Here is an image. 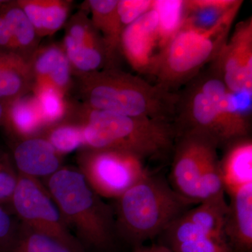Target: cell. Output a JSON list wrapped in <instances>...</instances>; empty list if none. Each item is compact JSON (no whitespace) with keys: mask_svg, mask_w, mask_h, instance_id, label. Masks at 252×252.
Wrapping results in <instances>:
<instances>
[{"mask_svg":"<svg viewBox=\"0 0 252 252\" xmlns=\"http://www.w3.org/2000/svg\"><path fill=\"white\" fill-rule=\"evenodd\" d=\"M177 94L174 125L177 135L193 134L227 147L250 137L249 112L238 94L225 86L210 64L184 86Z\"/></svg>","mask_w":252,"mask_h":252,"instance_id":"1","label":"cell"},{"mask_svg":"<svg viewBox=\"0 0 252 252\" xmlns=\"http://www.w3.org/2000/svg\"><path fill=\"white\" fill-rule=\"evenodd\" d=\"M74 89L91 108L131 117L174 122L177 93L117 67L75 76Z\"/></svg>","mask_w":252,"mask_h":252,"instance_id":"2","label":"cell"},{"mask_svg":"<svg viewBox=\"0 0 252 252\" xmlns=\"http://www.w3.org/2000/svg\"><path fill=\"white\" fill-rule=\"evenodd\" d=\"M67 119L82 128L83 148L122 151L142 160L171 150L177 137L173 123L127 117L81 102H72Z\"/></svg>","mask_w":252,"mask_h":252,"instance_id":"3","label":"cell"},{"mask_svg":"<svg viewBox=\"0 0 252 252\" xmlns=\"http://www.w3.org/2000/svg\"><path fill=\"white\" fill-rule=\"evenodd\" d=\"M64 223L86 252H109L117 238L114 208L91 189L77 167L63 166L41 181Z\"/></svg>","mask_w":252,"mask_h":252,"instance_id":"4","label":"cell"},{"mask_svg":"<svg viewBox=\"0 0 252 252\" xmlns=\"http://www.w3.org/2000/svg\"><path fill=\"white\" fill-rule=\"evenodd\" d=\"M115 201L117 235L133 248L162 234L196 205L177 193L165 179L149 172Z\"/></svg>","mask_w":252,"mask_h":252,"instance_id":"5","label":"cell"},{"mask_svg":"<svg viewBox=\"0 0 252 252\" xmlns=\"http://www.w3.org/2000/svg\"><path fill=\"white\" fill-rule=\"evenodd\" d=\"M243 1L238 0L216 24L207 30L183 25L172 40L157 56L151 75L156 84L165 90H176L216 59L226 42Z\"/></svg>","mask_w":252,"mask_h":252,"instance_id":"6","label":"cell"},{"mask_svg":"<svg viewBox=\"0 0 252 252\" xmlns=\"http://www.w3.org/2000/svg\"><path fill=\"white\" fill-rule=\"evenodd\" d=\"M76 160L78 170L102 198L116 200L148 173L144 160L122 151L81 148Z\"/></svg>","mask_w":252,"mask_h":252,"instance_id":"7","label":"cell"},{"mask_svg":"<svg viewBox=\"0 0 252 252\" xmlns=\"http://www.w3.org/2000/svg\"><path fill=\"white\" fill-rule=\"evenodd\" d=\"M11 206L13 215L23 224L61 240L79 243L66 226L54 199L40 180L18 174Z\"/></svg>","mask_w":252,"mask_h":252,"instance_id":"8","label":"cell"},{"mask_svg":"<svg viewBox=\"0 0 252 252\" xmlns=\"http://www.w3.org/2000/svg\"><path fill=\"white\" fill-rule=\"evenodd\" d=\"M62 46L72 66L74 77L114 67L104 41L84 11L69 18Z\"/></svg>","mask_w":252,"mask_h":252,"instance_id":"9","label":"cell"},{"mask_svg":"<svg viewBox=\"0 0 252 252\" xmlns=\"http://www.w3.org/2000/svg\"><path fill=\"white\" fill-rule=\"evenodd\" d=\"M210 64L232 93L252 94V17L235 26L233 33Z\"/></svg>","mask_w":252,"mask_h":252,"instance_id":"10","label":"cell"},{"mask_svg":"<svg viewBox=\"0 0 252 252\" xmlns=\"http://www.w3.org/2000/svg\"><path fill=\"white\" fill-rule=\"evenodd\" d=\"M177 219L162 234L168 247L205 237L225 238L228 203L225 195L197 204ZM226 240V239H225Z\"/></svg>","mask_w":252,"mask_h":252,"instance_id":"11","label":"cell"},{"mask_svg":"<svg viewBox=\"0 0 252 252\" xmlns=\"http://www.w3.org/2000/svg\"><path fill=\"white\" fill-rule=\"evenodd\" d=\"M213 147H217L206 138L185 133L177 135L172 149L170 185L177 193L196 205L200 172L207 154Z\"/></svg>","mask_w":252,"mask_h":252,"instance_id":"12","label":"cell"},{"mask_svg":"<svg viewBox=\"0 0 252 252\" xmlns=\"http://www.w3.org/2000/svg\"><path fill=\"white\" fill-rule=\"evenodd\" d=\"M158 19L152 7L126 27L120 41V52L131 67L140 74L151 75L158 55Z\"/></svg>","mask_w":252,"mask_h":252,"instance_id":"13","label":"cell"},{"mask_svg":"<svg viewBox=\"0 0 252 252\" xmlns=\"http://www.w3.org/2000/svg\"><path fill=\"white\" fill-rule=\"evenodd\" d=\"M9 142V152L19 175L41 181L63 166V156L42 136Z\"/></svg>","mask_w":252,"mask_h":252,"instance_id":"14","label":"cell"},{"mask_svg":"<svg viewBox=\"0 0 252 252\" xmlns=\"http://www.w3.org/2000/svg\"><path fill=\"white\" fill-rule=\"evenodd\" d=\"M28 63L34 82L49 84L67 97L73 91L74 74L62 44L39 46Z\"/></svg>","mask_w":252,"mask_h":252,"instance_id":"15","label":"cell"},{"mask_svg":"<svg viewBox=\"0 0 252 252\" xmlns=\"http://www.w3.org/2000/svg\"><path fill=\"white\" fill-rule=\"evenodd\" d=\"M224 235L233 252H252V182L229 194Z\"/></svg>","mask_w":252,"mask_h":252,"instance_id":"16","label":"cell"},{"mask_svg":"<svg viewBox=\"0 0 252 252\" xmlns=\"http://www.w3.org/2000/svg\"><path fill=\"white\" fill-rule=\"evenodd\" d=\"M2 127L9 140H23L42 134L45 124L32 93L7 104Z\"/></svg>","mask_w":252,"mask_h":252,"instance_id":"17","label":"cell"},{"mask_svg":"<svg viewBox=\"0 0 252 252\" xmlns=\"http://www.w3.org/2000/svg\"><path fill=\"white\" fill-rule=\"evenodd\" d=\"M39 37L51 36L65 26L74 1L70 0H16Z\"/></svg>","mask_w":252,"mask_h":252,"instance_id":"18","label":"cell"},{"mask_svg":"<svg viewBox=\"0 0 252 252\" xmlns=\"http://www.w3.org/2000/svg\"><path fill=\"white\" fill-rule=\"evenodd\" d=\"M220 160L225 192L229 194L252 182V142L250 137L225 147Z\"/></svg>","mask_w":252,"mask_h":252,"instance_id":"19","label":"cell"},{"mask_svg":"<svg viewBox=\"0 0 252 252\" xmlns=\"http://www.w3.org/2000/svg\"><path fill=\"white\" fill-rule=\"evenodd\" d=\"M33 84L29 63L17 54L0 51V100L9 103L30 94Z\"/></svg>","mask_w":252,"mask_h":252,"instance_id":"20","label":"cell"},{"mask_svg":"<svg viewBox=\"0 0 252 252\" xmlns=\"http://www.w3.org/2000/svg\"><path fill=\"white\" fill-rule=\"evenodd\" d=\"M86 4L91 14V23L100 34L109 60L116 67L124 31L117 12L118 0H89Z\"/></svg>","mask_w":252,"mask_h":252,"instance_id":"21","label":"cell"},{"mask_svg":"<svg viewBox=\"0 0 252 252\" xmlns=\"http://www.w3.org/2000/svg\"><path fill=\"white\" fill-rule=\"evenodd\" d=\"M0 15L4 18L17 46L18 54L29 62L41 45V38L28 16L16 1H4L0 5Z\"/></svg>","mask_w":252,"mask_h":252,"instance_id":"22","label":"cell"},{"mask_svg":"<svg viewBox=\"0 0 252 252\" xmlns=\"http://www.w3.org/2000/svg\"><path fill=\"white\" fill-rule=\"evenodd\" d=\"M5 252H86L79 243H70L46 234L19 221L16 235Z\"/></svg>","mask_w":252,"mask_h":252,"instance_id":"23","label":"cell"},{"mask_svg":"<svg viewBox=\"0 0 252 252\" xmlns=\"http://www.w3.org/2000/svg\"><path fill=\"white\" fill-rule=\"evenodd\" d=\"M238 0H185V26L198 30H207Z\"/></svg>","mask_w":252,"mask_h":252,"instance_id":"24","label":"cell"},{"mask_svg":"<svg viewBox=\"0 0 252 252\" xmlns=\"http://www.w3.org/2000/svg\"><path fill=\"white\" fill-rule=\"evenodd\" d=\"M31 93L36 99L46 128L67 119L71 102L61 91L44 83L34 82Z\"/></svg>","mask_w":252,"mask_h":252,"instance_id":"25","label":"cell"},{"mask_svg":"<svg viewBox=\"0 0 252 252\" xmlns=\"http://www.w3.org/2000/svg\"><path fill=\"white\" fill-rule=\"evenodd\" d=\"M152 8L158 19L159 55L183 26L185 0H153Z\"/></svg>","mask_w":252,"mask_h":252,"instance_id":"26","label":"cell"},{"mask_svg":"<svg viewBox=\"0 0 252 252\" xmlns=\"http://www.w3.org/2000/svg\"><path fill=\"white\" fill-rule=\"evenodd\" d=\"M217 149L213 147L210 149L203 162L197 188L198 204L225 195L224 184Z\"/></svg>","mask_w":252,"mask_h":252,"instance_id":"27","label":"cell"},{"mask_svg":"<svg viewBox=\"0 0 252 252\" xmlns=\"http://www.w3.org/2000/svg\"><path fill=\"white\" fill-rule=\"evenodd\" d=\"M41 136L62 156L79 150L84 147L82 128L69 119L49 126Z\"/></svg>","mask_w":252,"mask_h":252,"instance_id":"28","label":"cell"},{"mask_svg":"<svg viewBox=\"0 0 252 252\" xmlns=\"http://www.w3.org/2000/svg\"><path fill=\"white\" fill-rule=\"evenodd\" d=\"M18 172L11 154L0 148V205L11 211V199L17 185Z\"/></svg>","mask_w":252,"mask_h":252,"instance_id":"29","label":"cell"},{"mask_svg":"<svg viewBox=\"0 0 252 252\" xmlns=\"http://www.w3.org/2000/svg\"><path fill=\"white\" fill-rule=\"evenodd\" d=\"M175 252H233L224 238L205 237L170 247Z\"/></svg>","mask_w":252,"mask_h":252,"instance_id":"30","label":"cell"},{"mask_svg":"<svg viewBox=\"0 0 252 252\" xmlns=\"http://www.w3.org/2000/svg\"><path fill=\"white\" fill-rule=\"evenodd\" d=\"M153 0H118L117 12L123 30L152 9Z\"/></svg>","mask_w":252,"mask_h":252,"instance_id":"31","label":"cell"},{"mask_svg":"<svg viewBox=\"0 0 252 252\" xmlns=\"http://www.w3.org/2000/svg\"><path fill=\"white\" fill-rule=\"evenodd\" d=\"M18 219L0 205V252H5L14 239L17 231Z\"/></svg>","mask_w":252,"mask_h":252,"instance_id":"32","label":"cell"},{"mask_svg":"<svg viewBox=\"0 0 252 252\" xmlns=\"http://www.w3.org/2000/svg\"><path fill=\"white\" fill-rule=\"evenodd\" d=\"M0 51L18 54L17 46L8 27L7 23L1 15H0Z\"/></svg>","mask_w":252,"mask_h":252,"instance_id":"33","label":"cell"},{"mask_svg":"<svg viewBox=\"0 0 252 252\" xmlns=\"http://www.w3.org/2000/svg\"><path fill=\"white\" fill-rule=\"evenodd\" d=\"M130 252H175L170 247L161 244V245H152L150 246L140 245L133 248Z\"/></svg>","mask_w":252,"mask_h":252,"instance_id":"34","label":"cell"},{"mask_svg":"<svg viewBox=\"0 0 252 252\" xmlns=\"http://www.w3.org/2000/svg\"><path fill=\"white\" fill-rule=\"evenodd\" d=\"M3 1H3V0H0V5H1V3H2Z\"/></svg>","mask_w":252,"mask_h":252,"instance_id":"35","label":"cell"}]
</instances>
